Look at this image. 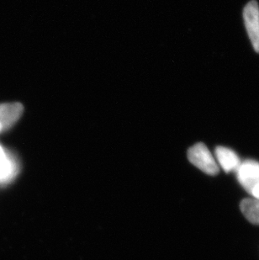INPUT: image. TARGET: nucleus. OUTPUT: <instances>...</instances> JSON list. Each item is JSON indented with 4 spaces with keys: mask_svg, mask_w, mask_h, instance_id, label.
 <instances>
[{
    "mask_svg": "<svg viewBox=\"0 0 259 260\" xmlns=\"http://www.w3.org/2000/svg\"><path fill=\"white\" fill-rule=\"evenodd\" d=\"M245 25L253 48L259 52V6L256 0H252L243 10Z\"/></svg>",
    "mask_w": 259,
    "mask_h": 260,
    "instance_id": "nucleus-2",
    "label": "nucleus"
},
{
    "mask_svg": "<svg viewBox=\"0 0 259 260\" xmlns=\"http://www.w3.org/2000/svg\"><path fill=\"white\" fill-rule=\"evenodd\" d=\"M24 111L20 103L0 104V126L3 131L12 127L20 120Z\"/></svg>",
    "mask_w": 259,
    "mask_h": 260,
    "instance_id": "nucleus-4",
    "label": "nucleus"
},
{
    "mask_svg": "<svg viewBox=\"0 0 259 260\" xmlns=\"http://www.w3.org/2000/svg\"><path fill=\"white\" fill-rule=\"evenodd\" d=\"M240 207L245 217L250 222L259 225V200H243Z\"/></svg>",
    "mask_w": 259,
    "mask_h": 260,
    "instance_id": "nucleus-7",
    "label": "nucleus"
},
{
    "mask_svg": "<svg viewBox=\"0 0 259 260\" xmlns=\"http://www.w3.org/2000/svg\"><path fill=\"white\" fill-rule=\"evenodd\" d=\"M252 194L255 197V199L259 200V185L252 190Z\"/></svg>",
    "mask_w": 259,
    "mask_h": 260,
    "instance_id": "nucleus-8",
    "label": "nucleus"
},
{
    "mask_svg": "<svg viewBox=\"0 0 259 260\" xmlns=\"http://www.w3.org/2000/svg\"><path fill=\"white\" fill-rule=\"evenodd\" d=\"M188 160L191 164L210 175H216L219 173V167L204 143H197L188 151Z\"/></svg>",
    "mask_w": 259,
    "mask_h": 260,
    "instance_id": "nucleus-1",
    "label": "nucleus"
},
{
    "mask_svg": "<svg viewBox=\"0 0 259 260\" xmlns=\"http://www.w3.org/2000/svg\"><path fill=\"white\" fill-rule=\"evenodd\" d=\"M18 170L19 166L15 157L0 146V184L11 181Z\"/></svg>",
    "mask_w": 259,
    "mask_h": 260,
    "instance_id": "nucleus-5",
    "label": "nucleus"
},
{
    "mask_svg": "<svg viewBox=\"0 0 259 260\" xmlns=\"http://www.w3.org/2000/svg\"><path fill=\"white\" fill-rule=\"evenodd\" d=\"M215 155L220 166L226 173L237 171L242 164L237 153L226 147H218L215 149Z\"/></svg>",
    "mask_w": 259,
    "mask_h": 260,
    "instance_id": "nucleus-6",
    "label": "nucleus"
},
{
    "mask_svg": "<svg viewBox=\"0 0 259 260\" xmlns=\"http://www.w3.org/2000/svg\"><path fill=\"white\" fill-rule=\"evenodd\" d=\"M237 172L240 184L252 194V190L259 185V162L247 160L241 164Z\"/></svg>",
    "mask_w": 259,
    "mask_h": 260,
    "instance_id": "nucleus-3",
    "label": "nucleus"
}]
</instances>
